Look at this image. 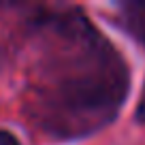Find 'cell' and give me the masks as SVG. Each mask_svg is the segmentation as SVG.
Instances as JSON below:
<instances>
[{
    "mask_svg": "<svg viewBox=\"0 0 145 145\" xmlns=\"http://www.w3.org/2000/svg\"><path fill=\"white\" fill-rule=\"evenodd\" d=\"M135 26H137V28H135V30H137V36H141V39L145 41V7L135 15Z\"/></svg>",
    "mask_w": 145,
    "mask_h": 145,
    "instance_id": "1",
    "label": "cell"
},
{
    "mask_svg": "<svg viewBox=\"0 0 145 145\" xmlns=\"http://www.w3.org/2000/svg\"><path fill=\"white\" fill-rule=\"evenodd\" d=\"M137 120L145 124V83H143V92H141L139 105H137Z\"/></svg>",
    "mask_w": 145,
    "mask_h": 145,
    "instance_id": "2",
    "label": "cell"
},
{
    "mask_svg": "<svg viewBox=\"0 0 145 145\" xmlns=\"http://www.w3.org/2000/svg\"><path fill=\"white\" fill-rule=\"evenodd\" d=\"M0 145H19V141L15 135H11L7 130H0Z\"/></svg>",
    "mask_w": 145,
    "mask_h": 145,
    "instance_id": "3",
    "label": "cell"
}]
</instances>
